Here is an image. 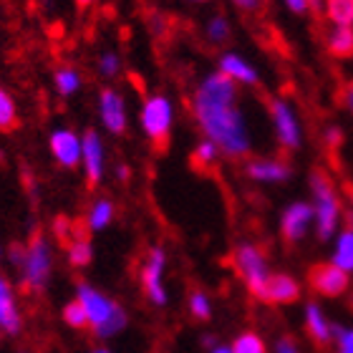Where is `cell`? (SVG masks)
<instances>
[{"instance_id":"10","label":"cell","mask_w":353,"mask_h":353,"mask_svg":"<svg viewBox=\"0 0 353 353\" xmlns=\"http://www.w3.org/2000/svg\"><path fill=\"white\" fill-rule=\"evenodd\" d=\"M313 225H316V212L310 202H293L280 214V235L288 245L301 243Z\"/></svg>"},{"instance_id":"33","label":"cell","mask_w":353,"mask_h":353,"mask_svg":"<svg viewBox=\"0 0 353 353\" xmlns=\"http://www.w3.org/2000/svg\"><path fill=\"white\" fill-rule=\"evenodd\" d=\"M232 6L248 15H255L263 10V0H232Z\"/></svg>"},{"instance_id":"8","label":"cell","mask_w":353,"mask_h":353,"mask_svg":"<svg viewBox=\"0 0 353 353\" xmlns=\"http://www.w3.org/2000/svg\"><path fill=\"white\" fill-rule=\"evenodd\" d=\"M270 121L280 147L288 149V152H298L303 147L301 119L285 99H270Z\"/></svg>"},{"instance_id":"6","label":"cell","mask_w":353,"mask_h":353,"mask_svg":"<svg viewBox=\"0 0 353 353\" xmlns=\"http://www.w3.org/2000/svg\"><path fill=\"white\" fill-rule=\"evenodd\" d=\"M139 124L157 149L167 147L172 137V124H174V109H172L170 99L164 94L147 96L139 111Z\"/></svg>"},{"instance_id":"44","label":"cell","mask_w":353,"mask_h":353,"mask_svg":"<svg viewBox=\"0 0 353 353\" xmlns=\"http://www.w3.org/2000/svg\"><path fill=\"white\" fill-rule=\"evenodd\" d=\"M0 263H3V248H0Z\"/></svg>"},{"instance_id":"37","label":"cell","mask_w":353,"mask_h":353,"mask_svg":"<svg viewBox=\"0 0 353 353\" xmlns=\"http://www.w3.org/2000/svg\"><path fill=\"white\" fill-rule=\"evenodd\" d=\"M343 103H346V109L353 114V81L343 86Z\"/></svg>"},{"instance_id":"13","label":"cell","mask_w":353,"mask_h":353,"mask_svg":"<svg viewBox=\"0 0 353 353\" xmlns=\"http://www.w3.org/2000/svg\"><path fill=\"white\" fill-rule=\"evenodd\" d=\"M48 147H51L53 159L63 170L81 167V137L74 129H53L48 137Z\"/></svg>"},{"instance_id":"15","label":"cell","mask_w":353,"mask_h":353,"mask_svg":"<svg viewBox=\"0 0 353 353\" xmlns=\"http://www.w3.org/2000/svg\"><path fill=\"white\" fill-rule=\"evenodd\" d=\"M245 174L258 184H283L293 176V167L278 157H263L245 164Z\"/></svg>"},{"instance_id":"22","label":"cell","mask_w":353,"mask_h":353,"mask_svg":"<svg viewBox=\"0 0 353 353\" xmlns=\"http://www.w3.org/2000/svg\"><path fill=\"white\" fill-rule=\"evenodd\" d=\"M323 10L331 26L353 28V0H323Z\"/></svg>"},{"instance_id":"27","label":"cell","mask_w":353,"mask_h":353,"mask_svg":"<svg viewBox=\"0 0 353 353\" xmlns=\"http://www.w3.org/2000/svg\"><path fill=\"white\" fill-rule=\"evenodd\" d=\"M187 310L194 321H210L212 318V298L205 290H192L190 301H187Z\"/></svg>"},{"instance_id":"7","label":"cell","mask_w":353,"mask_h":353,"mask_svg":"<svg viewBox=\"0 0 353 353\" xmlns=\"http://www.w3.org/2000/svg\"><path fill=\"white\" fill-rule=\"evenodd\" d=\"M139 285L144 298L154 308H164L170 303V290H167V252L159 245L149 248V252L141 260Z\"/></svg>"},{"instance_id":"45","label":"cell","mask_w":353,"mask_h":353,"mask_svg":"<svg viewBox=\"0 0 353 353\" xmlns=\"http://www.w3.org/2000/svg\"><path fill=\"white\" fill-rule=\"evenodd\" d=\"M0 336H3V331H0Z\"/></svg>"},{"instance_id":"40","label":"cell","mask_w":353,"mask_h":353,"mask_svg":"<svg viewBox=\"0 0 353 353\" xmlns=\"http://www.w3.org/2000/svg\"><path fill=\"white\" fill-rule=\"evenodd\" d=\"M117 174L121 176V182H126V179H129V167H124V164H121V167L117 170Z\"/></svg>"},{"instance_id":"2","label":"cell","mask_w":353,"mask_h":353,"mask_svg":"<svg viewBox=\"0 0 353 353\" xmlns=\"http://www.w3.org/2000/svg\"><path fill=\"white\" fill-rule=\"evenodd\" d=\"M76 301L81 303V308L86 310L88 331L94 333L99 341L117 339L119 333L126 331L129 325V316L121 303H117L111 295L99 290L91 283H79L76 285Z\"/></svg>"},{"instance_id":"12","label":"cell","mask_w":353,"mask_h":353,"mask_svg":"<svg viewBox=\"0 0 353 353\" xmlns=\"http://www.w3.org/2000/svg\"><path fill=\"white\" fill-rule=\"evenodd\" d=\"M99 117H101L103 129L114 137H121L129 124V114H126L124 96L117 88H103L99 94Z\"/></svg>"},{"instance_id":"38","label":"cell","mask_w":353,"mask_h":353,"mask_svg":"<svg viewBox=\"0 0 353 353\" xmlns=\"http://www.w3.org/2000/svg\"><path fill=\"white\" fill-rule=\"evenodd\" d=\"M202 346H205V351H210V348L217 346V339H214V336H205V339H202Z\"/></svg>"},{"instance_id":"4","label":"cell","mask_w":353,"mask_h":353,"mask_svg":"<svg viewBox=\"0 0 353 353\" xmlns=\"http://www.w3.org/2000/svg\"><path fill=\"white\" fill-rule=\"evenodd\" d=\"M15 270L21 272V285L26 293L38 295L48 288L53 275V248L46 240V235L36 232V235L30 237L26 250H23L21 265Z\"/></svg>"},{"instance_id":"39","label":"cell","mask_w":353,"mask_h":353,"mask_svg":"<svg viewBox=\"0 0 353 353\" xmlns=\"http://www.w3.org/2000/svg\"><path fill=\"white\" fill-rule=\"evenodd\" d=\"M207 353H232V348L230 346H225V343H217L214 348H210Z\"/></svg>"},{"instance_id":"26","label":"cell","mask_w":353,"mask_h":353,"mask_svg":"<svg viewBox=\"0 0 353 353\" xmlns=\"http://www.w3.org/2000/svg\"><path fill=\"white\" fill-rule=\"evenodd\" d=\"M232 353H270L268 343L258 331H243L232 343H230Z\"/></svg>"},{"instance_id":"3","label":"cell","mask_w":353,"mask_h":353,"mask_svg":"<svg viewBox=\"0 0 353 353\" xmlns=\"http://www.w3.org/2000/svg\"><path fill=\"white\" fill-rule=\"evenodd\" d=\"M310 194H313V212H316V235L318 240H331L341 225V197L333 179L323 170L310 174Z\"/></svg>"},{"instance_id":"11","label":"cell","mask_w":353,"mask_h":353,"mask_svg":"<svg viewBox=\"0 0 353 353\" xmlns=\"http://www.w3.org/2000/svg\"><path fill=\"white\" fill-rule=\"evenodd\" d=\"M81 167L86 174V184L94 190L103 179V170H106V152H103V141L99 132L88 129L81 137Z\"/></svg>"},{"instance_id":"5","label":"cell","mask_w":353,"mask_h":353,"mask_svg":"<svg viewBox=\"0 0 353 353\" xmlns=\"http://www.w3.org/2000/svg\"><path fill=\"white\" fill-rule=\"evenodd\" d=\"M232 268H235L237 278L243 280V285L248 288V293L260 301L272 272L263 248L255 243H240L232 250Z\"/></svg>"},{"instance_id":"25","label":"cell","mask_w":353,"mask_h":353,"mask_svg":"<svg viewBox=\"0 0 353 353\" xmlns=\"http://www.w3.org/2000/svg\"><path fill=\"white\" fill-rule=\"evenodd\" d=\"M53 86L61 96H74L79 88H81V74L71 66H61L56 74H53Z\"/></svg>"},{"instance_id":"43","label":"cell","mask_w":353,"mask_h":353,"mask_svg":"<svg viewBox=\"0 0 353 353\" xmlns=\"http://www.w3.org/2000/svg\"><path fill=\"white\" fill-rule=\"evenodd\" d=\"M190 3H207V0H190Z\"/></svg>"},{"instance_id":"32","label":"cell","mask_w":353,"mask_h":353,"mask_svg":"<svg viewBox=\"0 0 353 353\" xmlns=\"http://www.w3.org/2000/svg\"><path fill=\"white\" fill-rule=\"evenodd\" d=\"M119 71H121L119 53H114V51L101 53V59H99V74H101L103 79H114V76H119Z\"/></svg>"},{"instance_id":"35","label":"cell","mask_w":353,"mask_h":353,"mask_svg":"<svg viewBox=\"0 0 353 353\" xmlns=\"http://www.w3.org/2000/svg\"><path fill=\"white\" fill-rule=\"evenodd\" d=\"M283 3H285L288 10H293L298 15L308 13V0H283Z\"/></svg>"},{"instance_id":"21","label":"cell","mask_w":353,"mask_h":353,"mask_svg":"<svg viewBox=\"0 0 353 353\" xmlns=\"http://www.w3.org/2000/svg\"><path fill=\"white\" fill-rule=\"evenodd\" d=\"M114 214H117V207H114L111 199H106V197L96 199L86 214V228L91 230V232H101V230H106L111 225Z\"/></svg>"},{"instance_id":"17","label":"cell","mask_w":353,"mask_h":353,"mask_svg":"<svg viewBox=\"0 0 353 353\" xmlns=\"http://www.w3.org/2000/svg\"><path fill=\"white\" fill-rule=\"evenodd\" d=\"M303 325H305L308 339L313 341L316 346L325 348L333 343V328H336V325L328 321L325 310L321 308V303H316V301L305 303V308H303Z\"/></svg>"},{"instance_id":"1","label":"cell","mask_w":353,"mask_h":353,"mask_svg":"<svg viewBox=\"0 0 353 353\" xmlns=\"http://www.w3.org/2000/svg\"><path fill=\"white\" fill-rule=\"evenodd\" d=\"M237 83L230 81L220 71L207 74L194 86L190 99L192 117L207 141L220 149V154L230 159H245L250 154L252 139L250 126L240 109Z\"/></svg>"},{"instance_id":"20","label":"cell","mask_w":353,"mask_h":353,"mask_svg":"<svg viewBox=\"0 0 353 353\" xmlns=\"http://www.w3.org/2000/svg\"><path fill=\"white\" fill-rule=\"evenodd\" d=\"M325 48L333 59L346 61L353 56V28L346 26H331L328 36H325Z\"/></svg>"},{"instance_id":"24","label":"cell","mask_w":353,"mask_h":353,"mask_svg":"<svg viewBox=\"0 0 353 353\" xmlns=\"http://www.w3.org/2000/svg\"><path fill=\"white\" fill-rule=\"evenodd\" d=\"M18 124H21V119H18V106H15L13 96L0 86V132H15Z\"/></svg>"},{"instance_id":"36","label":"cell","mask_w":353,"mask_h":353,"mask_svg":"<svg viewBox=\"0 0 353 353\" xmlns=\"http://www.w3.org/2000/svg\"><path fill=\"white\" fill-rule=\"evenodd\" d=\"M341 129L339 126H331V129H325V141H328V147H339L341 144Z\"/></svg>"},{"instance_id":"30","label":"cell","mask_w":353,"mask_h":353,"mask_svg":"<svg viewBox=\"0 0 353 353\" xmlns=\"http://www.w3.org/2000/svg\"><path fill=\"white\" fill-rule=\"evenodd\" d=\"M205 36L210 43H225L230 38V23L225 15H212L210 21H207V28H205Z\"/></svg>"},{"instance_id":"14","label":"cell","mask_w":353,"mask_h":353,"mask_svg":"<svg viewBox=\"0 0 353 353\" xmlns=\"http://www.w3.org/2000/svg\"><path fill=\"white\" fill-rule=\"evenodd\" d=\"M301 283L290 272H270L260 301L268 303V305H293V303L301 301Z\"/></svg>"},{"instance_id":"29","label":"cell","mask_w":353,"mask_h":353,"mask_svg":"<svg viewBox=\"0 0 353 353\" xmlns=\"http://www.w3.org/2000/svg\"><path fill=\"white\" fill-rule=\"evenodd\" d=\"M217 159H220V149L207 139L199 141L197 147H194V152H192V164H194L197 170H207V167H212Z\"/></svg>"},{"instance_id":"31","label":"cell","mask_w":353,"mask_h":353,"mask_svg":"<svg viewBox=\"0 0 353 353\" xmlns=\"http://www.w3.org/2000/svg\"><path fill=\"white\" fill-rule=\"evenodd\" d=\"M333 353H353V325L333 328Z\"/></svg>"},{"instance_id":"9","label":"cell","mask_w":353,"mask_h":353,"mask_svg":"<svg viewBox=\"0 0 353 353\" xmlns=\"http://www.w3.org/2000/svg\"><path fill=\"white\" fill-rule=\"evenodd\" d=\"M308 285L321 298H341L351 285V275L333 263H318L308 270Z\"/></svg>"},{"instance_id":"18","label":"cell","mask_w":353,"mask_h":353,"mask_svg":"<svg viewBox=\"0 0 353 353\" xmlns=\"http://www.w3.org/2000/svg\"><path fill=\"white\" fill-rule=\"evenodd\" d=\"M220 74L228 76L230 81H235L237 86H258V81H260L258 71H255L240 53H225V56H222Z\"/></svg>"},{"instance_id":"16","label":"cell","mask_w":353,"mask_h":353,"mask_svg":"<svg viewBox=\"0 0 353 353\" xmlns=\"http://www.w3.org/2000/svg\"><path fill=\"white\" fill-rule=\"evenodd\" d=\"M23 328V313L15 298L13 283L0 275V331L6 336H18Z\"/></svg>"},{"instance_id":"28","label":"cell","mask_w":353,"mask_h":353,"mask_svg":"<svg viewBox=\"0 0 353 353\" xmlns=\"http://www.w3.org/2000/svg\"><path fill=\"white\" fill-rule=\"evenodd\" d=\"M61 318H63V323L68 328H74V331H86L88 328V321H86V310L81 308V303L76 301H68L61 310Z\"/></svg>"},{"instance_id":"41","label":"cell","mask_w":353,"mask_h":353,"mask_svg":"<svg viewBox=\"0 0 353 353\" xmlns=\"http://www.w3.org/2000/svg\"><path fill=\"white\" fill-rule=\"evenodd\" d=\"M91 353H114L111 348H106V346H99V348H94Z\"/></svg>"},{"instance_id":"42","label":"cell","mask_w":353,"mask_h":353,"mask_svg":"<svg viewBox=\"0 0 353 353\" xmlns=\"http://www.w3.org/2000/svg\"><path fill=\"white\" fill-rule=\"evenodd\" d=\"M76 3H79V6H81V8H86V6H91L94 0H76Z\"/></svg>"},{"instance_id":"34","label":"cell","mask_w":353,"mask_h":353,"mask_svg":"<svg viewBox=\"0 0 353 353\" xmlns=\"http://www.w3.org/2000/svg\"><path fill=\"white\" fill-rule=\"evenodd\" d=\"M275 353H303V351L290 336H283V339H278V343H275Z\"/></svg>"},{"instance_id":"23","label":"cell","mask_w":353,"mask_h":353,"mask_svg":"<svg viewBox=\"0 0 353 353\" xmlns=\"http://www.w3.org/2000/svg\"><path fill=\"white\" fill-rule=\"evenodd\" d=\"M66 258L74 268H88L94 260V248L86 237H71L66 245Z\"/></svg>"},{"instance_id":"19","label":"cell","mask_w":353,"mask_h":353,"mask_svg":"<svg viewBox=\"0 0 353 353\" xmlns=\"http://www.w3.org/2000/svg\"><path fill=\"white\" fill-rule=\"evenodd\" d=\"M331 263L336 268H341L343 272H348V275L353 272V222H348L346 228L339 232V237H336Z\"/></svg>"}]
</instances>
